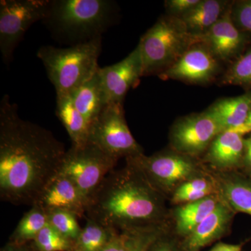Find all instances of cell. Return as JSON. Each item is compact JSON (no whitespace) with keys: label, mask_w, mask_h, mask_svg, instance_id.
<instances>
[{"label":"cell","mask_w":251,"mask_h":251,"mask_svg":"<svg viewBox=\"0 0 251 251\" xmlns=\"http://www.w3.org/2000/svg\"><path fill=\"white\" fill-rule=\"evenodd\" d=\"M65 147L49 130L23 120L4 95L0 103V198L34 206L59 174Z\"/></svg>","instance_id":"cell-1"},{"label":"cell","mask_w":251,"mask_h":251,"mask_svg":"<svg viewBox=\"0 0 251 251\" xmlns=\"http://www.w3.org/2000/svg\"><path fill=\"white\" fill-rule=\"evenodd\" d=\"M164 195L136 164L126 159L109 173L87 204V219L110 230L132 231L164 225Z\"/></svg>","instance_id":"cell-2"},{"label":"cell","mask_w":251,"mask_h":251,"mask_svg":"<svg viewBox=\"0 0 251 251\" xmlns=\"http://www.w3.org/2000/svg\"><path fill=\"white\" fill-rule=\"evenodd\" d=\"M114 14L115 4L108 0H54L44 21L58 37L76 45L101 36Z\"/></svg>","instance_id":"cell-3"},{"label":"cell","mask_w":251,"mask_h":251,"mask_svg":"<svg viewBox=\"0 0 251 251\" xmlns=\"http://www.w3.org/2000/svg\"><path fill=\"white\" fill-rule=\"evenodd\" d=\"M101 36L72 47L42 46L37 57L44 64L57 97L69 95L94 76L99 67Z\"/></svg>","instance_id":"cell-4"},{"label":"cell","mask_w":251,"mask_h":251,"mask_svg":"<svg viewBox=\"0 0 251 251\" xmlns=\"http://www.w3.org/2000/svg\"><path fill=\"white\" fill-rule=\"evenodd\" d=\"M201 43L190 34L179 18H160L140 39L143 75L161 73L171 67L191 46Z\"/></svg>","instance_id":"cell-5"},{"label":"cell","mask_w":251,"mask_h":251,"mask_svg":"<svg viewBox=\"0 0 251 251\" xmlns=\"http://www.w3.org/2000/svg\"><path fill=\"white\" fill-rule=\"evenodd\" d=\"M117 160L109 156L94 144L88 142L67 150L59 173L69 178L80 191L87 204Z\"/></svg>","instance_id":"cell-6"},{"label":"cell","mask_w":251,"mask_h":251,"mask_svg":"<svg viewBox=\"0 0 251 251\" xmlns=\"http://www.w3.org/2000/svg\"><path fill=\"white\" fill-rule=\"evenodd\" d=\"M89 142L115 158L143 154L141 147L130 133L125 117L123 104H108L91 125Z\"/></svg>","instance_id":"cell-7"},{"label":"cell","mask_w":251,"mask_h":251,"mask_svg":"<svg viewBox=\"0 0 251 251\" xmlns=\"http://www.w3.org/2000/svg\"><path fill=\"white\" fill-rule=\"evenodd\" d=\"M126 159L134 162L164 196L173 193L183 183L204 173L193 157L178 152H161L151 156L143 153Z\"/></svg>","instance_id":"cell-8"},{"label":"cell","mask_w":251,"mask_h":251,"mask_svg":"<svg viewBox=\"0 0 251 251\" xmlns=\"http://www.w3.org/2000/svg\"><path fill=\"white\" fill-rule=\"evenodd\" d=\"M47 0L0 1V50L5 62L12 58L16 46L34 23L44 21L49 11Z\"/></svg>","instance_id":"cell-9"},{"label":"cell","mask_w":251,"mask_h":251,"mask_svg":"<svg viewBox=\"0 0 251 251\" xmlns=\"http://www.w3.org/2000/svg\"><path fill=\"white\" fill-rule=\"evenodd\" d=\"M221 132L216 119L206 111L178 120L172 128L171 142L176 152L193 157L207 150Z\"/></svg>","instance_id":"cell-10"},{"label":"cell","mask_w":251,"mask_h":251,"mask_svg":"<svg viewBox=\"0 0 251 251\" xmlns=\"http://www.w3.org/2000/svg\"><path fill=\"white\" fill-rule=\"evenodd\" d=\"M99 74L107 103L123 104L127 92L143 76L138 46L121 62L99 68Z\"/></svg>","instance_id":"cell-11"},{"label":"cell","mask_w":251,"mask_h":251,"mask_svg":"<svg viewBox=\"0 0 251 251\" xmlns=\"http://www.w3.org/2000/svg\"><path fill=\"white\" fill-rule=\"evenodd\" d=\"M250 37L234 25L230 4L218 22L201 36L200 41L216 59L229 61L237 59L245 52L246 48L250 43Z\"/></svg>","instance_id":"cell-12"},{"label":"cell","mask_w":251,"mask_h":251,"mask_svg":"<svg viewBox=\"0 0 251 251\" xmlns=\"http://www.w3.org/2000/svg\"><path fill=\"white\" fill-rule=\"evenodd\" d=\"M218 70L217 59L202 43L191 46L179 59L161 74L164 80L204 83L210 81Z\"/></svg>","instance_id":"cell-13"},{"label":"cell","mask_w":251,"mask_h":251,"mask_svg":"<svg viewBox=\"0 0 251 251\" xmlns=\"http://www.w3.org/2000/svg\"><path fill=\"white\" fill-rule=\"evenodd\" d=\"M36 204L46 211L60 209L70 211L77 217L86 215L87 201L74 182L59 173L46 186Z\"/></svg>","instance_id":"cell-14"},{"label":"cell","mask_w":251,"mask_h":251,"mask_svg":"<svg viewBox=\"0 0 251 251\" xmlns=\"http://www.w3.org/2000/svg\"><path fill=\"white\" fill-rule=\"evenodd\" d=\"M235 211L221 198L216 209L202 221L181 245L183 251H199L227 233Z\"/></svg>","instance_id":"cell-15"},{"label":"cell","mask_w":251,"mask_h":251,"mask_svg":"<svg viewBox=\"0 0 251 251\" xmlns=\"http://www.w3.org/2000/svg\"><path fill=\"white\" fill-rule=\"evenodd\" d=\"M242 135L224 130L213 140L207 149L205 161L222 173L231 172L243 166L244 139Z\"/></svg>","instance_id":"cell-16"},{"label":"cell","mask_w":251,"mask_h":251,"mask_svg":"<svg viewBox=\"0 0 251 251\" xmlns=\"http://www.w3.org/2000/svg\"><path fill=\"white\" fill-rule=\"evenodd\" d=\"M221 198L235 212L251 216V180L231 172L214 175Z\"/></svg>","instance_id":"cell-17"},{"label":"cell","mask_w":251,"mask_h":251,"mask_svg":"<svg viewBox=\"0 0 251 251\" xmlns=\"http://www.w3.org/2000/svg\"><path fill=\"white\" fill-rule=\"evenodd\" d=\"M228 6L225 1L201 0L192 9L177 18L190 34L200 39L218 22Z\"/></svg>","instance_id":"cell-18"},{"label":"cell","mask_w":251,"mask_h":251,"mask_svg":"<svg viewBox=\"0 0 251 251\" xmlns=\"http://www.w3.org/2000/svg\"><path fill=\"white\" fill-rule=\"evenodd\" d=\"M75 108L84 117L90 127L108 105L102 88L99 71L70 94Z\"/></svg>","instance_id":"cell-19"},{"label":"cell","mask_w":251,"mask_h":251,"mask_svg":"<svg viewBox=\"0 0 251 251\" xmlns=\"http://www.w3.org/2000/svg\"><path fill=\"white\" fill-rule=\"evenodd\" d=\"M221 200L220 194L214 195L200 201L178 205L173 216L176 233L184 238L187 237L216 209Z\"/></svg>","instance_id":"cell-20"},{"label":"cell","mask_w":251,"mask_h":251,"mask_svg":"<svg viewBox=\"0 0 251 251\" xmlns=\"http://www.w3.org/2000/svg\"><path fill=\"white\" fill-rule=\"evenodd\" d=\"M251 111V91L239 97L221 99L208 109L221 129L228 130L239 126Z\"/></svg>","instance_id":"cell-21"},{"label":"cell","mask_w":251,"mask_h":251,"mask_svg":"<svg viewBox=\"0 0 251 251\" xmlns=\"http://www.w3.org/2000/svg\"><path fill=\"white\" fill-rule=\"evenodd\" d=\"M57 115L72 140V145L81 146L89 142L90 127L75 108L72 97H57Z\"/></svg>","instance_id":"cell-22"},{"label":"cell","mask_w":251,"mask_h":251,"mask_svg":"<svg viewBox=\"0 0 251 251\" xmlns=\"http://www.w3.org/2000/svg\"><path fill=\"white\" fill-rule=\"evenodd\" d=\"M219 194V186L214 175L204 173L180 185L172 193L171 201L173 204L181 205Z\"/></svg>","instance_id":"cell-23"},{"label":"cell","mask_w":251,"mask_h":251,"mask_svg":"<svg viewBox=\"0 0 251 251\" xmlns=\"http://www.w3.org/2000/svg\"><path fill=\"white\" fill-rule=\"evenodd\" d=\"M48 223L45 209L39 204H34L18 223L11 235V242L25 244L29 241L32 242Z\"/></svg>","instance_id":"cell-24"},{"label":"cell","mask_w":251,"mask_h":251,"mask_svg":"<svg viewBox=\"0 0 251 251\" xmlns=\"http://www.w3.org/2000/svg\"><path fill=\"white\" fill-rule=\"evenodd\" d=\"M112 231L93 220L87 219L75 243V251H100L108 242Z\"/></svg>","instance_id":"cell-25"},{"label":"cell","mask_w":251,"mask_h":251,"mask_svg":"<svg viewBox=\"0 0 251 251\" xmlns=\"http://www.w3.org/2000/svg\"><path fill=\"white\" fill-rule=\"evenodd\" d=\"M32 242L36 251H75V242L59 233L49 223Z\"/></svg>","instance_id":"cell-26"},{"label":"cell","mask_w":251,"mask_h":251,"mask_svg":"<svg viewBox=\"0 0 251 251\" xmlns=\"http://www.w3.org/2000/svg\"><path fill=\"white\" fill-rule=\"evenodd\" d=\"M222 82L225 85L240 86L251 91V47L234 60Z\"/></svg>","instance_id":"cell-27"},{"label":"cell","mask_w":251,"mask_h":251,"mask_svg":"<svg viewBox=\"0 0 251 251\" xmlns=\"http://www.w3.org/2000/svg\"><path fill=\"white\" fill-rule=\"evenodd\" d=\"M48 221L63 236L75 243L81 232L77 216L70 211L54 209L46 211Z\"/></svg>","instance_id":"cell-28"},{"label":"cell","mask_w":251,"mask_h":251,"mask_svg":"<svg viewBox=\"0 0 251 251\" xmlns=\"http://www.w3.org/2000/svg\"><path fill=\"white\" fill-rule=\"evenodd\" d=\"M138 230L112 231L108 242L100 251H133Z\"/></svg>","instance_id":"cell-29"},{"label":"cell","mask_w":251,"mask_h":251,"mask_svg":"<svg viewBox=\"0 0 251 251\" xmlns=\"http://www.w3.org/2000/svg\"><path fill=\"white\" fill-rule=\"evenodd\" d=\"M232 21L243 33L251 36V0L236 1L232 4Z\"/></svg>","instance_id":"cell-30"},{"label":"cell","mask_w":251,"mask_h":251,"mask_svg":"<svg viewBox=\"0 0 251 251\" xmlns=\"http://www.w3.org/2000/svg\"><path fill=\"white\" fill-rule=\"evenodd\" d=\"M166 225L164 224L139 229L133 251H149L155 241L166 230Z\"/></svg>","instance_id":"cell-31"},{"label":"cell","mask_w":251,"mask_h":251,"mask_svg":"<svg viewBox=\"0 0 251 251\" xmlns=\"http://www.w3.org/2000/svg\"><path fill=\"white\" fill-rule=\"evenodd\" d=\"M201 0H169L166 2V7L175 17H180L192 9Z\"/></svg>","instance_id":"cell-32"},{"label":"cell","mask_w":251,"mask_h":251,"mask_svg":"<svg viewBox=\"0 0 251 251\" xmlns=\"http://www.w3.org/2000/svg\"><path fill=\"white\" fill-rule=\"evenodd\" d=\"M166 230L158 237L149 251H176L174 244L166 239Z\"/></svg>","instance_id":"cell-33"},{"label":"cell","mask_w":251,"mask_h":251,"mask_svg":"<svg viewBox=\"0 0 251 251\" xmlns=\"http://www.w3.org/2000/svg\"><path fill=\"white\" fill-rule=\"evenodd\" d=\"M243 166L251 175V136L244 139V157Z\"/></svg>","instance_id":"cell-34"},{"label":"cell","mask_w":251,"mask_h":251,"mask_svg":"<svg viewBox=\"0 0 251 251\" xmlns=\"http://www.w3.org/2000/svg\"><path fill=\"white\" fill-rule=\"evenodd\" d=\"M231 131L235 132L238 134L242 135L244 136V135L248 134V133H251V111L250 113L248 115L247 120L245 122L242 124V125L234 128L233 129L228 130Z\"/></svg>","instance_id":"cell-35"},{"label":"cell","mask_w":251,"mask_h":251,"mask_svg":"<svg viewBox=\"0 0 251 251\" xmlns=\"http://www.w3.org/2000/svg\"><path fill=\"white\" fill-rule=\"evenodd\" d=\"M210 251H242V244H229L219 243Z\"/></svg>","instance_id":"cell-36"},{"label":"cell","mask_w":251,"mask_h":251,"mask_svg":"<svg viewBox=\"0 0 251 251\" xmlns=\"http://www.w3.org/2000/svg\"><path fill=\"white\" fill-rule=\"evenodd\" d=\"M1 251H29V249L26 247L25 244H19L11 242Z\"/></svg>","instance_id":"cell-37"},{"label":"cell","mask_w":251,"mask_h":251,"mask_svg":"<svg viewBox=\"0 0 251 251\" xmlns=\"http://www.w3.org/2000/svg\"><path fill=\"white\" fill-rule=\"evenodd\" d=\"M35 251H36L35 250Z\"/></svg>","instance_id":"cell-38"}]
</instances>
